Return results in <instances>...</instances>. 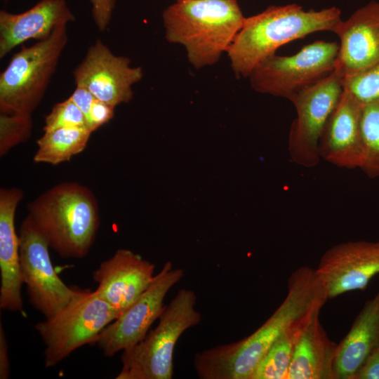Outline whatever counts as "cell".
I'll list each match as a JSON object with an SVG mask.
<instances>
[{
  "label": "cell",
  "instance_id": "cell-1",
  "mask_svg": "<svg viewBox=\"0 0 379 379\" xmlns=\"http://www.w3.org/2000/svg\"><path fill=\"white\" fill-rule=\"evenodd\" d=\"M341 20L335 6L319 11H305L296 4L269 6L246 18L227 52L231 67L237 78L248 77L281 46L314 32H334Z\"/></svg>",
  "mask_w": 379,
  "mask_h": 379
},
{
  "label": "cell",
  "instance_id": "cell-2",
  "mask_svg": "<svg viewBox=\"0 0 379 379\" xmlns=\"http://www.w3.org/2000/svg\"><path fill=\"white\" fill-rule=\"evenodd\" d=\"M162 18L166 39L182 45L196 69L215 64L246 19L237 0H175Z\"/></svg>",
  "mask_w": 379,
  "mask_h": 379
},
{
  "label": "cell",
  "instance_id": "cell-3",
  "mask_svg": "<svg viewBox=\"0 0 379 379\" xmlns=\"http://www.w3.org/2000/svg\"><path fill=\"white\" fill-rule=\"evenodd\" d=\"M27 209L58 255L82 258L88 253L100 225V212L88 187L73 182L57 184L31 201Z\"/></svg>",
  "mask_w": 379,
  "mask_h": 379
},
{
  "label": "cell",
  "instance_id": "cell-4",
  "mask_svg": "<svg viewBox=\"0 0 379 379\" xmlns=\"http://www.w3.org/2000/svg\"><path fill=\"white\" fill-rule=\"evenodd\" d=\"M196 293L180 289L159 317L155 328L133 347L122 352V367L117 379H171L173 352L178 340L187 329L201 321L196 310Z\"/></svg>",
  "mask_w": 379,
  "mask_h": 379
},
{
  "label": "cell",
  "instance_id": "cell-5",
  "mask_svg": "<svg viewBox=\"0 0 379 379\" xmlns=\"http://www.w3.org/2000/svg\"><path fill=\"white\" fill-rule=\"evenodd\" d=\"M68 41L67 25L29 46H22L0 74V112L27 114L39 105Z\"/></svg>",
  "mask_w": 379,
  "mask_h": 379
},
{
  "label": "cell",
  "instance_id": "cell-6",
  "mask_svg": "<svg viewBox=\"0 0 379 379\" xmlns=\"http://www.w3.org/2000/svg\"><path fill=\"white\" fill-rule=\"evenodd\" d=\"M328 300L315 270H294L288 280L287 295L274 313L255 331L234 343V352L244 364L256 366L271 345L291 328L310 321Z\"/></svg>",
  "mask_w": 379,
  "mask_h": 379
},
{
  "label": "cell",
  "instance_id": "cell-7",
  "mask_svg": "<svg viewBox=\"0 0 379 379\" xmlns=\"http://www.w3.org/2000/svg\"><path fill=\"white\" fill-rule=\"evenodd\" d=\"M119 314L95 291L81 290L54 316L35 325L45 345V366H55L79 347L91 344Z\"/></svg>",
  "mask_w": 379,
  "mask_h": 379
},
{
  "label": "cell",
  "instance_id": "cell-8",
  "mask_svg": "<svg viewBox=\"0 0 379 379\" xmlns=\"http://www.w3.org/2000/svg\"><path fill=\"white\" fill-rule=\"evenodd\" d=\"M339 43L317 40L291 55L267 58L250 74L258 93L291 101L299 93L328 76L335 69Z\"/></svg>",
  "mask_w": 379,
  "mask_h": 379
},
{
  "label": "cell",
  "instance_id": "cell-9",
  "mask_svg": "<svg viewBox=\"0 0 379 379\" xmlns=\"http://www.w3.org/2000/svg\"><path fill=\"white\" fill-rule=\"evenodd\" d=\"M18 234L20 271L29 303L46 319L52 317L81 290L69 287L59 277L51 260L50 246L29 215Z\"/></svg>",
  "mask_w": 379,
  "mask_h": 379
},
{
  "label": "cell",
  "instance_id": "cell-10",
  "mask_svg": "<svg viewBox=\"0 0 379 379\" xmlns=\"http://www.w3.org/2000/svg\"><path fill=\"white\" fill-rule=\"evenodd\" d=\"M343 79L335 69L291 101L296 112L288 142L290 158L293 163L312 168L320 162L319 140L343 91Z\"/></svg>",
  "mask_w": 379,
  "mask_h": 379
},
{
  "label": "cell",
  "instance_id": "cell-11",
  "mask_svg": "<svg viewBox=\"0 0 379 379\" xmlns=\"http://www.w3.org/2000/svg\"><path fill=\"white\" fill-rule=\"evenodd\" d=\"M183 276L182 269L173 268L171 262H166L148 288L91 344L96 345L106 357H112L138 344L162 313L165 307L164 300L168 292Z\"/></svg>",
  "mask_w": 379,
  "mask_h": 379
},
{
  "label": "cell",
  "instance_id": "cell-12",
  "mask_svg": "<svg viewBox=\"0 0 379 379\" xmlns=\"http://www.w3.org/2000/svg\"><path fill=\"white\" fill-rule=\"evenodd\" d=\"M76 86L89 91L96 99L114 107L133 99V86L143 77L140 67H131V60L113 53L100 39L87 49L73 71Z\"/></svg>",
  "mask_w": 379,
  "mask_h": 379
},
{
  "label": "cell",
  "instance_id": "cell-13",
  "mask_svg": "<svg viewBox=\"0 0 379 379\" xmlns=\"http://www.w3.org/2000/svg\"><path fill=\"white\" fill-rule=\"evenodd\" d=\"M315 272L328 299L364 290L379 274V241H349L334 245L321 255Z\"/></svg>",
  "mask_w": 379,
  "mask_h": 379
},
{
  "label": "cell",
  "instance_id": "cell-14",
  "mask_svg": "<svg viewBox=\"0 0 379 379\" xmlns=\"http://www.w3.org/2000/svg\"><path fill=\"white\" fill-rule=\"evenodd\" d=\"M153 263L128 249H119L93 272L98 295L120 314L148 288ZM119 314V315H120Z\"/></svg>",
  "mask_w": 379,
  "mask_h": 379
},
{
  "label": "cell",
  "instance_id": "cell-15",
  "mask_svg": "<svg viewBox=\"0 0 379 379\" xmlns=\"http://www.w3.org/2000/svg\"><path fill=\"white\" fill-rule=\"evenodd\" d=\"M333 33L340 40L335 69L343 78L379 63V2L358 8Z\"/></svg>",
  "mask_w": 379,
  "mask_h": 379
},
{
  "label": "cell",
  "instance_id": "cell-16",
  "mask_svg": "<svg viewBox=\"0 0 379 379\" xmlns=\"http://www.w3.org/2000/svg\"><path fill=\"white\" fill-rule=\"evenodd\" d=\"M362 104L343 88L321 136V159L338 167L359 168L363 157Z\"/></svg>",
  "mask_w": 379,
  "mask_h": 379
},
{
  "label": "cell",
  "instance_id": "cell-17",
  "mask_svg": "<svg viewBox=\"0 0 379 379\" xmlns=\"http://www.w3.org/2000/svg\"><path fill=\"white\" fill-rule=\"evenodd\" d=\"M76 18L66 0H41L25 12L0 11V58L30 39L49 38L59 26Z\"/></svg>",
  "mask_w": 379,
  "mask_h": 379
},
{
  "label": "cell",
  "instance_id": "cell-18",
  "mask_svg": "<svg viewBox=\"0 0 379 379\" xmlns=\"http://www.w3.org/2000/svg\"><path fill=\"white\" fill-rule=\"evenodd\" d=\"M22 197L19 188L0 190V308L24 314L19 234L15 227L16 208Z\"/></svg>",
  "mask_w": 379,
  "mask_h": 379
},
{
  "label": "cell",
  "instance_id": "cell-19",
  "mask_svg": "<svg viewBox=\"0 0 379 379\" xmlns=\"http://www.w3.org/2000/svg\"><path fill=\"white\" fill-rule=\"evenodd\" d=\"M379 345V288L366 300L350 331L338 344L336 379H354L367 357Z\"/></svg>",
  "mask_w": 379,
  "mask_h": 379
},
{
  "label": "cell",
  "instance_id": "cell-20",
  "mask_svg": "<svg viewBox=\"0 0 379 379\" xmlns=\"http://www.w3.org/2000/svg\"><path fill=\"white\" fill-rule=\"evenodd\" d=\"M337 347L317 314L305 326L295 345L287 379H336Z\"/></svg>",
  "mask_w": 379,
  "mask_h": 379
},
{
  "label": "cell",
  "instance_id": "cell-21",
  "mask_svg": "<svg viewBox=\"0 0 379 379\" xmlns=\"http://www.w3.org/2000/svg\"><path fill=\"white\" fill-rule=\"evenodd\" d=\"M44 134L37 140L34 155L36 163L57 165L69 161L87 146L92 132L87 127L60 128Z\"/></svg>",
  "mask_w": 379,
  "mask_h": 379
},
{
  "label": "cell",
  "instance_id": "cell-22",
  "mask_svg": "<svg viewBox=\"0 0 379 379\" xmlns=\"http://www.w3.org/2000/svg\"><path fill=\"white\" fill-rule=\"evenodd\" d=\"M308 322L291 328L279 338L258 363L251 379H287L295 345Z\"/></svg>",
  "mask_w": 379,
  "mask_h": 379
},
{
  "label": "cell",
  "instance_id": "cell-23",
  "mask_svg": "<svg viewBox=\"0 0 379 379\" xmlns=\"http://www.w3.org/2000/svg\"><path fill=\"white\" fill-rule=\"evenodd\" d=\"M363 157L360 169L370 178L379 177V101L362 105Z\"/></svg>",
  "mask_w": 379,
  "mask_h": 379
},
{
  "label": "cell",
  "instance_id": "cell-24",
  "mask_svg": "<svg viewBox=\"0 0 379 379\" xmlns=\"http://www.w3.org/2000/svg\"><path fill=\"white\" fill-rule=\"evenodd\" d=\"M33 128L32 115H0V156H5L13 147L26 141Z\"/></svg>",
  "mask_w": 379,
  "mask_h": 379
},
{
  "label": "cell",
  "instance_id": "cell-25",
  "mask_svg": "<svg viewBox=\"0 0 379 379\" xmlns=\"http://www.w3.org/2000/svg\"><path fill=\"white\" fill-rule=\"evenodd\" d=\"M343 88L362 105L379 101V63L343 79Z\"/></svg>",
  "mask_w": 379,
  "mask_h": 379
},
{
  "label": "cell",
  "instance_id": "cell-26",
  "mask_svg": "<svg viewBox=\"0 0 379 379\" xmlns=\"http://www.w3.org/2000/svg\"><path fill=\"white\" fill-rule=\"evenodd\" d=\"M87 127L86 117L74 102L67 99L56 103L45 117L44 131L60 128Z\"/></svg>",
  "mask_w": 379,
  "mask_h": 379
},
{
  "label": "cell",
  "instance_id": "cell-27",
  "mask_svg": "<svg viewBox=\"0 0 379 379\" xmlns=\"http://www.w3.org/2000/svg\"><path fill=\"white\" fill-rule=\"evenodd\" d=\"M115 107L96 99L86 117V126L93 133L109 122L114 115Z\"/></svg>",
  "mask_w": 379,
  "mask_h": 379
},
{
  "label": "cell",
  "instance_id": "cell-28",
  "mask_svg": "<svg viewBox=\"0 0 379 379\" xmlns=\"http://www.w3.org/2000/svg\"><path fill=\"white\" fill-rule=\"evenodd\" d=\"M94 23L100 32H104L110 23L116 0H89Z\"/></svg>",
  "mask_w": 379,
  "mask_h": 379
},
{
  "label": "cell",
  "instance_id": "cell-29",
  "mask_svg": "<svg viewBox=\"0 0 379 379\" xmlns=\"http://www.w3.org/2000/svg\"><path fill=\"white\" fill-rule=\"evenodd\" d=\"M354 379H379V345L367 357Z\"/></svg>",
  "mask_w": 379,
  "mask_h": 379
},
{
  "label": "cell",
  "instance_id": "cell-30",
  "mask_svg": "<svg viewBox=\"0 0 379 379\" xmlns=\"http://www.w3.org/2000/svg\"><path fill=\"white\" fill-rule=\"evenodd\" d=\"M69 98L83 112L86 119L93 103L96 100V98L89 91L81 86H76Z\"/></svg>",
  "mask_w": 379,
  "mask_h": 379
},
{
  "label": "cell",
  "instance_id": "cell-31",
  "mask_svg": "<svg viewBox=\"0 0 379 379\" xmlns=\"http://www.w3.org/2000/svg\"><path fill=\"white\" fill-rule=\"evenodd\" d=\"M10 376V363L8 344L3 325L0 324V378L7 379Z\"/></svg>",
  "mask_w": 379,
  "mask_h": 379
}]
</instances>
